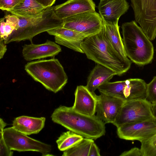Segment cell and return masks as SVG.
Here are the masks:
<instances>
[{
	"label": "cell",
	"mask_w": 156,
	"mask_h": 156,
	"mask_svg": "<svg viewBox=\"0 0 156 156\" xmlns=\"http://www.w3.org/2000/svg\"><path fill=\"white\" fill-rule=\"evenodd\" d=\"M24 69L34 80L55 93L62 89L67 82L66 74L57 58L28 62L25 65Z\"/></svg>",
	"instance_id": "obj_5"
},
{
	"label": "cell",
	"mask_w": 156,
	"mask_h": 156,
	"mask_svg": "<svg viewBox=\"0 0 156 156\" xmlns=\"http://www.w3.org/2000/svg\"><path fill=\"white\" fill-rule=\"evenodd\" d=\"M100 150L97 145L94 142L91 145L88 156H100Z\"/></svg>",
	"instance_id": "obj_31"
},
{
	"label": "cell",
	"mask_w": 156,
	"mask_h": 156,
	"mask_svg": "<svg viewBox=\"0 0 156 156\" xmlns=\"http://www.w3.org/2000/svg\"><path fill=\"white\" fill-rule=\"evenodd\" d=\"M120 156H143L140 148L134 147L123 152Z\"/></svg>",
	"instance_id": "obj_28"
},
{
	"label": "cell",
	"mask_w": 156,
	"mask_h": 156,
	"mask_svg": "<svg viewBox=\"0 0 156 156\" xmlns=\"http://www.w3.org/2000/svg\"><path fill=\"white\" fill-rule=\"evenodd\" d=\"M141 143L143 156H156V133Z\"/></svg>",
	"instance_id": "obj_24"
},
{
	"label": "cell",
	"mask_w": 156,
	"mask_h": 156,
	"mask_svg": "<svg viewBox=\"0 0 156 156\" xmlns=\"http://www.w3.org/2000/svg\"><path fill=\"white\" fill-rule=\"evenodd\" d=\"M151 111L153 117L156 120V102L152 104Z\"/></svg>",
	"instance_id": "obj_35"
},
{
	"label": "cell",
	"mask_w": 156,
	"mask_h": 156,
	"mask_svg": "<svg viewBox=\"0 0 156 156\" xmlns=\"http://www.w3.org/2000/svg\"><path fill=\"white\" fill-rule=\"evenodd\" d=\"M83 138L82 136L69 130L62 134L56 142L58 149L64 151L74 146Z\"/></svg>",
	"instance_id": "obj_22"
},
{
	"label": "cell",
	"mask_w": 156,
	"mask_h": 156,
	"mask_svg": "<svg viewBox=\"0 0 156 156\" xmlns=\"http://www.w3.org/2000/svg\"><path fill=\"white\" fill-rule=\"evenodd\" d=\"M152 104L146 99L125 101L115 121L117 128L126 123L145 120L153 117Z\"/></svg>",
	"instance_id": "obj_10"
},
{
	"label": "cell",
	"mask_w": 156,
	"mask_h": 156,
	"mask_svg": "<svg viewBox=\"0 0 156 156\" xmlns=\"http://www.w3.org/2000/svg\"><path fill=\"white\" fill-rule=\"evenodd\" d=\"M45 9L36 0H24L9 12L18 17L27 18L39 16Z\"/></svg>",
	"instance_id": "obj_21"
},
{
	"label": "cell",
	"mask_w": 156,
	"mask_h": 156,
	"mask_svg": "<svg viewBox=\"0 0 156 156\" xmlns=\"http://www.w3.org/2000/svg\"><path fill=\"white\" fill-rule=\"evenodd\" d=\"M95 4L92 0H68L54 6V11L59 19L63 20L82 12L95 11Z\"/></svg>",
	"instance_id": "obj_17"
},
{
	"label": "cell",
	"mask_w": 156,
	"mask_h": 156,
	"mask_svg": "<svg viewBox=\"0 0 156 156\" xmlns=\"http://www.w3.org/2000/svg\"><path fill=\"white\" fill-rule=\"evenodd\" d=\"M135 20L150 41L156 37V0H130Z\"/></svg>",
	"instance_id": "obj_8"
},
{
	"label": "cell",
	"mask_w": 156,
	"mask_h": 156,
	"mask_svg": "<svg viewBox=\"0 0 156 156\" xmlns=\"http://www.w3.org/2000/svg\"><path fill=\"white\" fill-rule=\"evenodd\" d=\"M62 51L60 46L49 40L40 44L31 43L23 46L22 54L27 61L40 59L48 57H54Z\"/></svg>",
	"instance_id": "obj_13"
},
{
	"label": "cell",
	"mask_w": 156,
	"mask_h": 156,
	"mask_svg": "<svg viewBox=\"0 0 156 156\" xmlns=\"http://www.w3.org/2000/svg\"><path fill=\"white\" fill-rule=\"evenodd\" d=\"M3 135L7 144L12 150L36 151L46 156L51 149L50 145L31 138L13 127L4 129Z\"/></svg>",
	"instance_id": "obj_9"
},
{
	"label": "cell",
	"mask_w": 156,
	"mask_h": 156,
	"mask_svg": "<svg viewBox=\"0 0 156 156\" xmlns=\"http://www.w3.org/2000/svg\"><path fill=\"white\" fill-rule=\"evenodd\" d=\"M7 124L3 120L0 119V155L1 156H12L13 154L12 151L7 144L5 140L3 130Z\"/></svg>",
	"instance_id": "obj_25"
},
{
	"label": "cell",
	"mask_w": 156,
	"mask_h": 156,
	"mask_svg": "<svg viewBox=\"0 0 156 156\" xmlns=\"http://www.w3.org/2000/svg\"><path fill=\"white\" fill-rule=\"evenodd\" d=\"M125 50L131 61L139 65L149 63L153 59L154 47L151 41L135 21L121 26Z\"/></svg>",
	"instance_id": "obj_3"
},
{
	"label": "cell",
	"mask_w": 156,
	"mask_h": 156,
	"mask_svg": "<svg viewBox=\"0 0 156 156\" xmlns=\"http://www.w3.org/2000/svg\"><path fill=\"white\" fill-rule=\"evenodd\" d=\"M98 8L104 22L115 24L127 11L129 5L126 0H100Z\"/></svg>",
	"instance_id": "obj_14"
},
{
	"label": "cell",
	"mask_w": 156,
	"mask_h": 156,
	"mask_svg": "<svg viewBox=\"0 0 156 156\" xmlns=\"http://www.w3.org/2000/svg\"><path fill=\"white\" fill-rule=\"evenodd\" d=\"M45 8L52 6L56 0H36Z\"/></svg>",
	"instance_id": "obj_32"
},
{
	"label": "cell",
	"mask_w": 156,
	"mask_h": 156,
	"mask_svg": "<svg viewBox=\"0 0 156 156\" xmlns=\"http://www.w3.org/2000/svg\"><path fill=\"white\" fill-rule=\"evenodd\" d=\"M94 140L84 138L73 147L63 151V156H88Z\"/></svg>",
	"instance_id": "obj_23"
},
{
	"label": "cell",
	"mask_w": 156,
	"mask_h": 156,
	"mask_svg": "<svg viewBox=\"0 0 156 156\" xmlns=\"http://www.w3.org/2000/svg\"><path fill=\"white\" fill-rule=\"evenodd\" d=\"M75 101L73 108L85 115L93 116L96 112L97 95L83 85L78 86L75 92Z\"/></svg>",
	"instance_id": "obj_15"
},
{
	"label": "cell",
	"mask_w": 156,
	"mask_h": 156,
	"mask_svg": "<svg viewBox=\"0 0 156 156\" xmlns=\"http://www.w3.org/2000/svg\"><path fill=\"white\" fill-rule=\"evenodd\" d=\"M54 6L46 8L42 14L36 17H20V28L14 30L4 41L5 44L12 42L28 40L33 43V38L43 32L62 27L63 20L58 18L54 11Z\"/></svg>",
	"instance_id": "obj_4"
},
{
	"label": "cell",
	"mask_w": 156,
	"mask_h": 156,
	"mask_svg": "<svg viewBox=\"0 0 156 156\" xmlns=\"http://www.w3.org/2000/svg\"><path fill=\"white\" fill-rule=\"evenodd\" d=\"M81 48L88 59L111 69L117 75H122L130 67L131 61L123 59L116 53L107 38L103 27L98 33L86 37Z\"/></svg>",
	"instance_id": "obj_1"
},
{
	"label": "cell",
	"mask_w": 156,
	"mask_h": 156,
	"mask_svg": "<svg viewBox=\"0 0 156 156\" xmlns=\"http://www.w3.org/2000/svg\"><path fill=\"white\" fill-rule=\"evenodd\" d=\"M24 0H0V9L3 11H10Z\"/></svg>",
	"instance_id": "obj_27"
},
{
	"label": "cell",
	"mask_w": 156,
	"mask_h": 156,
	"mask_svg": "<svg viewBox=\"0 0 156 156\" xmlns=\"http://www.w3.org/2000/svg\"><path fill=\"white\" fill-rule=\"evenodd\" d=\"M147 84L142 79H129L108 82L101 86L98 89L100 93L115 97L125 101L146 99Z\"/></svg>",
	"instance_id": "obj_6"
},
{
	"label": "cell",
	"mask_w": 156,
	"mask_h": 156,
	"mask_svg": "<svg viewBox=\"0 0 156 156\" xmlns=\"http://www.w3.org/2000/svg\"><path fill=\"white\" fill-rule=\"evenodd\" d=\"M45 118L22 116L13 121L12 127L17 131L28 135L39 133L44 128Z\"/></svg>",
	"instance_id": "obj_19"
},
{
	"label": "cell",
	"mask_w": 156,
	"mask_h": 156,
	"mask_svg": "<svg viewBox=\"0 0 156 156\" xmlns=\"http://www.w3.org/2000/svg\"><path fill=\"white\" fill-rule=\"evenodd\" d=\"M116 73L111 69L101 64H97L88 76L87 88L94 93L95 90L103 84L110 82Z\"/></svg>",
	"instance_id": "obj_18"
},
{
	"label": "cell",
	"mask_w": 156,
	"mask_h": 156,
	"mask_svg": "<svg viewBox=\"0 0 156 156\" xmlns=\"http://www.w3.org/2000/svg\"><path fill=\"white\" fill-rule=\"evenodd\" d=\"M52 121L84 138L93 140L104 136L105 124L96 115L89 116L75 111L71 107L61 106L51 115Z\"/></svg>",
	"instance_id": "obj_2"
},
{
	"label": "cell",
	"mask_w": 156,
	"mask_h": 156,
	"mask_svg": "<svg viewBox=\"0 0 156 156\" xmlns=\"http://www.w3.org/2000/svg\"><path fill=\"white\" fill-rule=\"evenodd\" d=\"M5 17V19L8 20L12 24L15 28V30L18 29L19 19L18 16L12 14L7 15Z\"/></svg>",
	"instance_id": "obj_29"
},
{
	"label": "cell",
	"mask_w": 156,
	"mask_h": 156,
	"mask_svg": "<svg viewBox=\"0 0 156 156\" xmlns=\"http://www.w3.org/2000/svg\"><path fill=\"white\" fill-rule=\"evenodd\" d=\"M96 97V116L105 124H113L125 101L116 97L103 93L97 95Z\"/></svg>",
	"instance_id": "obj_12"
},
{
	"label": "cell",
	"mask_w": 156,
	"mask_h": 156,
	"mask_svg": "<svg viewBox=\"0 0 156 156\" xmlns=\"http://www.w3.org/2000/svg\"><path fill=\"white\" fill-rule=\"evenodd\" d=\"M48 34L55 36L56 43L65 46L76 51L83 53L81 44L85 37L73 30L61 27L47 31Z\"/></svg>",
	"instance_id": "obj_16"
},
{
	"label": "cell",
	"mask_w": 156,
	"mask_h": 156,
	"mask_svg": "<svg viewBox=\"0 0 156 156\" xmlns=\"http://www.w3.org/2000/svg\"><path fill=\"white\" fill-rule=\"evenodd\" d=\"M146 99L151 104L156 102V76L147 84Z\"/></svg>",
	"instance_id": "obj_26"
},
{
	"label": "cell",
	"mask_w": 156,
	"mask_h": 156,
	"mask_svg": "<svg viewBox=\"0 0 156 156\" xmlns=\"http://www.w3.org/2000/svg\"><path fill=\"white\" fill-rule=\"evenodd\" d=\"M62 27L78 32L86 37L99 33L103 27L101 16L95 11L86 12L63 20Z\"/></svg>",
	"instance_id": "obj_7"
},
{
	"label": "cell",
	"mask_w": 156,
	"mask_h": 156,
	"mask_svg": "<svg viewBox=\"0 0 156 156\" xmlns=\"http://www.w3.org/2000/svg\"><path fill=\"white\" fill-rule=\"evenodd\" d=\"M103 24L105 36L112 46L121 58L126 60H129L125 50L118 24H110L103 21Z\"/></svg>",
	"instance_id": "obj_20"
},
{
	"label": "cell",
	"mask_w": 156,
	"mask_h": 156,
	"mask_svg": "<svg viewBox=\"0 0 156 156\" xmlns=\"http://www.w3.org/2000/svg\"><path fill=\"white\" fill-rule=\"evenodd\" d=\"M4 40L0 38V59L2 58L6 52L7 47L4 41Z\"/></svg>",
	"instance_id": "obj_33"
},
{
	"label": "cell",
	"mask_w": 156,
	"mask_h": 156,
	"mask_svg": "<svg viewBox=\"0 0 156 156\" xmlns=\"http://www.w3.org/2000/svg\"><path fill=\"white\" fill-rule=\"evenodd\" d=\"M5 20L6 22L5 26V39L15 30V28L12 24L8 20Z\"/></svg>",
	"instance_id": "obj_30"
},
{
	"label": "cell",
	"mask_w": 156,
	"mask_h": 156,
	"mask_svg": "<svg viewBox=\"0 0 156 156\" xmlns=\"http://www.w3.org/2000/svg\"><path fill=\"white\" fill-rule=\"evenodd\" d=\"M156 133V120L152 117L145 120L126 123L117 128V134L122 139L140 142Z\"/></svg>",
	"instance_id": "obj_11"
},
{
	"label": "cell",
	"mask_w": 156,
	"mask_h": 156,
	"mask_svg": "<svg viewBox=\"0 0 156 156\" xmlns=\"http://www.w3.org/2000/svg\"><path fill=\"white\" fill-rule=\"evenodd\" d=\"M5 17L1 18L0 20V38L3 39H5V22L4 20Z\"/></svg>",
	"instance_id": "obj_34"
}]
</instances>
